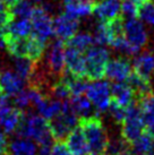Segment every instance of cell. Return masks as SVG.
<instances>
[{
	"mask_svg": "<svg viewBox=\"0 0 154 155\" xmlns=\"http://www.w3.org/2000/svg\"><path fill=\"white\" fill-rule=\"evenodd\" d=\"M65 43L62 40H56L51 43L49 50L47 52L45 65H47L48 73L51 76H60L65 70Z\"/></svg>",
	"mask_w": 154,
	"mask_h": 155,
	"instance_id": "ba28073f",
	"label": "cell"
},
{
	"mask_svg": "<svg viewBox=\"0 0 154 155\" xmlns=\"http://www.w3.org/2000/svg\"><path fill=\"white\" fill-rule=\"evenodd\" d=\"M62 102L64 101H60L57 99L51 100L49 96V97H45L43 100L42 103L36 108V110L38 111L40 116L45 118L47 120H50L62 111Z\"/></svg>",
	"mask_w": 154,
	"mask_h": 155,
	"instance_id": "7402d4cb",
	"label": "cell"
},
{
	"mask_svg": "<svg viewBox=\"0 0 154 155\" xmlns=\"http://www.w3.org/2000/svg\"><path fill=\"white\" fill-rule=\"evenodd\" d=\"M32 1H33L34 4H41V2H43L44 0H32Z\"/></svg>",
	"mask_w": 154,
	"mask_h": 155,
	"instance_id": "7bdbcfd3",
	"label": "cell"
},
{
	"mask_svg": "<svg viewBox=\"0 0 154 155\" xmlns=\"http://www.w3.org/2000/svg\"><path fill=\"white\" fill-rule=\"evenodd\" d=\"M79 27L78 18L69 16L68 14H60L53 19V33L59 40L68 41L77 33Z\"/></svg>",
	"mask_w": 154,
	"mask_h": 155,
	"instance_id": "8fae6325",
	"label": "cell"
},
{
	"mask_svg": "<svg viewBox=\"0 0 154 155\" xmlns=\"http://www.w3.org/2000/svg\"><path fill=\"white\" fill-rule=\"evenodd\" d=\"M32 34L36 38L48 42L53 33V19L42 6H35L31 16Z\"/></svg>",
	"mask_w": 154,
	"mask_h": 155,
	"instance_id": "52a82bcc",
	"label": "cell"
},
{
	"mask_svg": "<svg viewBox=\"0 0 154 155\" xmlns=\"http://www.w3.org/2000/svg\"><path fill=\"white\" fill-rule=\"evenodd\" d=\"M153 139L154 137L152 135L144 131L141 137H138L133 144H130V147L137 155H147L151 150Z\"/></svg>",
	"mask_w": 154,
	"mask_h": 155,
	"instance_id": "83f0119b",
	"label": "cell"
},
{
	"mask_svg": "<svg viewBox=\"0 0 154 155\" xmlns=\"http://www.w3.org/2000/svg\"><path fill=\"white\" fill-rule=\"evenodd\" d=\"M0 155H10L9 153H7V154H0Z\"/></svg>",
	"mask_w": 154,
	"mask_h": 155,
	"instance_id": "f6af8a7d",
	"label": "cell"
},
{
	"mask_svg": "<svg viewBox=\"0 0 154 155\" xmlns=\"http://www.w3.org/2000/svg\"><path fill=\"white\" fill-rule=\"evenodd\" d=\"M120 14H121V17L125 18V19L137 18V15H138V4H136L133 0H124L121 2Z\"/></svg>",
	"mask_w": 154,
	"mask_h": 155,
	"instance_id": "d6a6232c",
	"label": "cell"
},
{
	"mask_svg": "<svg viewBox=\"0 0 154 155\" xmlns=\"http://www.w3.org/2000/svg\"><path fill=\"white\" fill-rule=\"evenodd\" d=\"M9 153V142L6 136V133L0 131V154Z\"/></svg>",
	"mask_w": 154,
	"mask_h": 155,
	"instance_id": "74e56055",
	"label": "cell"
},
{
	"mask_svg": "<svg viewBox=\"0 0 154 155\" xmlns=\"http://www.w3.org/2000/svg\"><path fill=\"white\" fill-rule=\"evenodd\" d=\"M65 64L67 71L78 77H85V58L82 51L68 47L65 51Z\"/></svg>",
	"mask_w": 154,
	"mask_h": 155,
	"instance_id": "4fadbf2b",
	"label": "cell"
},
{
	"mask_svg": "<svg viewBox=\"0 0 154 155\" xmlns=\"http://www.w3.org/2000/svg\"><path fill=\"white\" fill-rule=\"evenodd\" d=\"M134 71L142 77L150 79L154 73V52L144 51L134 59Z\"/></svg>",
	"mask_w": 154,
	"mask_h": 155,
	"instance_id": "ac0fdd59",
	"label": "cell"
},
{
	"mask_svg": "<svg viewBox=\"0 0 154 155\" xmlns=\"http://www.w3.org/2000/svg\"><path fill=\"white\" fill-rule=\"evenodd\" d=\"M38 147L33 139L27 137H17L9 143L10 155H36Z\"/></svg>",
	"mask_w": 154,
	"mask_h": 155,
	"instance_id": "44dd1931",
	"label": "cell"
},
{
	"mask_svg": "<svg viewBox=\"0 0 154 155\" xmlns=\"http://www.w3.org/2000/svg\"><path fill=\"white\" fill-rule=\"evenodd\" d=\"M36 155H52L51 148H50V147H44V146L41 147Z\"/></svg>",
	"mask_w": 154,
	"mask_h": 155,
	"instance_id": "f35d334b",
	"label": "cell"
},
{
	"mask_svg": "<svg viewBox=\"0 0 154 155\" xmlns=\"http://www.w3.org/2000/svg\"><path fill=\"white\" fill-rule=\"evenodd\" d=\"M94 0H73L65 5V13L75 18L87 17L93 14Z\"/></svg>",
	"mask_w": 154,
	"mask_h": 155,
	"instance_id": "ffe728a7",
	"label": "cell"
},
{
	"mask_svg": "<svg viewBox=\"0 0 154 155\" xmlns=\"http://www.w3.org/2000/svg\"><path fill=\"white\" fill-rule=\"evenodd\" d=\"M67 146L73 155H89L91 153L84 133L82 128L75 127L67 136Z\"/></svg>",
	"mask_w": 154,
	"mask_h": 155,
	"instance_id": "9a60e30c",
	"label": "cell"
},
{
	"mask_svg": "<svg viewBox=\"0 0 154 155\" xmlns=\"http://www.w3.org/2000/svg\"><path fill=\"white\" fill-rule=\"evenodd\" d=\"M120 8L119 0H99L94 5L93 14L101 22H111L120 16Z\"/></svg>",
	"mask_w": 154,
	"mask_h": 155,
	"instance_id": "7c38bea8",
	"label": "cell"
},
{
	"mask_svg": "<svg viewBox=\"0 0 154 155\" xmlns=\"http://www.w3.org/2000/svg\"><path fill=\"white\" fill-rule=\"evenodd\" d=\"M124 34L127 41L137 50H141L149 42V35L145 27L136 18L126 19V22H124Z\"/></svg>",
	"mask_w": 154,
	"mask_h": 155,
	"instance_id": "9c48e42d",
	"label": "cell"
},
{
	"mask_svg": "<svg viewBox=\"0 0 154 155\" xmlns=\"http://www.w3.org/2000/svg\"><path fill=\"white\" fill-rule=\"evenodd\" d=\"M85 94L92 102L96 110V113L107 111L111 104V86L105 81L99 79L94 83L89 84Z\"/></svg>",
	"mask_w": 154,
	"mask_h": 155,
	"instance_id": "8992f818",
	"label": "cell"
},
{
	"mask_svg": "<svg viewBox=\"0 0 154 155\" xmlns=\"http://www.w3.org/2000/svg\"><path fill=\"white\" fill-rule=\"evenodd\" d=\"M72 108L77 117H89L93 112V104L86 95H74L70 97Z\"/></svg>",
	"mask_w": 154,
	"mask_h": 155,
	"instance_id": "cb8c5ba5",
	"label": "cell"
},
{
	"mask_svg": "<svg viewBox=\"0 0 154 155\" xmlns=\"http://www.w3.org/2000/svg\"><path fill=\"white\" fill-rule=\"evenodd\" d=\"M142 22H145L151 26H154V2L147 0L138 5V15Z\"/></svg>",
	"mask_w": 154,
	"mask_h": 155,
	"instance_id": "f546056e",
	"label": "cell"
},
{
	"mask_svg": "<svg viewBox=\"0 0 154 155\" xmlns=\"http://www.w3.org/2000/svg\"><path fill=\"white\" fill-rule=\"evenodd\" d=\"M50 95L55 96V99L60 100V101H66L72 97V92L67 86V84L60 78L58 81L55 82L52 85L51 91H50Z\"/></svg>",
	"mask_w": 154,
	"mask_h": 155,
	"instance_id": "1f68e13d",
	"label": "cell"
},
{
	"mask_svg": "<svg viewBox=\"0 0 154 155\" xmlns=\"http://www.w3.org/2000/svg\"><path fill=\"white\" fill-rule=\"evenodd\" d=\"M132 73L133 67L130 61L125 57H118L109 60L105 69V77L113 83L126 82Z\"/></svg>",
	"mask_w": 154,
	"mask_h": 155,
	"instance_id": "30bf717a",
	"label": "cell"
},
{
	"mask_svg": "<svg viewBox=\"0 0 154 155\" xmlns=\"http://www.w3.org/2000/svg\"><path fill=\"white\" fill-rule=\"evenodd\" d=\"M51 153L52 155H73L67 144H65L62 140H56L55 144H52Z\"/></svg>",
	"mask_w": 154,
	"mask_h": 155,
	"instance_id": "d590c367",
	"label": "cell"
},
{
	"mask_svg": "<svg viewBox=\"0 0 154 155\" xmlns=\"http://www.w3.org/2000/svg\"><path fill=\"white\" fill-rule=\"evenodd\" d=\"M14 19L2 32H7L16 36H28L32 34V23L28 18H18L17 21Z\"/></svg>",
	"mask_w": 154,
	"mask_h": 155,
	"instance_id": "d4e9b609",
	"label": "cell"
},
{
	"mask_svg": "<svg viewBox=\"0 0 154 155\" xmlns=\"http://www.w3.org/2000/svg\"><path fill=\"white\" fill-rule=\"evenodd\" d=\"M16 133L19 137H27L35 140L41 147L52 146L55 140L47 119L32 113L24 114Z\"/></svg>",
	"mask_w": 154,
	"mask_h": 155,
	"instance_id": "6da1fadb",
	"label": "cell"
},
{
	"mask_svg": "<svg viewBox=\"0 0 154 155\" xmlns=\"http://www.w3.org/2000/svg\"><path fill=\"white\" fill-rule=\"evenodd\" d=\"M93 40L99 45H110L112 40V32L109 23L101 22L96 24L93 31Z\"/></svg>",
	"mask_w": 154,
	"mask_h": 155,
	"instance_id": "484cf974",
	"label": "cell"
},
{
	"mask_svg": "<svg viewBox=\"0 0 154 155\" xmlns=\"http://www.w3.org/2000/svg\"><path fill=\"white\" fill-rule=\"evenodd\" d=\"M14 103L17 107L18 109H21L23 111H25L26 109H28L31 105V101L30 97H28V93L27 91H21L17 95L14 96Z\"/></svg>",
	"mask_w": 154,
	"mask_h": 155,
	"instance_id": "e575fe53",
	"label": "cell"
},
{
	"mask_svg": "<svg viewBox=\"0 0 154 155\" xmlns=\"http://www.w3.org/2000/svg\"><path fill=\"white\" fill-rule=\"evenodd\" d=\"M129 144L126 140H124V138H109V142H108L107 148L103 155H119L124 152H127L128 150Z\"/></svg>",
	"mask_w": 154,
	"mask_h": 155,
	"instance_id": "4dcf8cb0",
	"label": "cell"
},
{
	"mask_svg": "<svg viewBox=\"0 0 154 155\" xmlns=\"http://www.w3.org/2000/svg\"><path fill=\"white\" fill-rule=\"evenodd\" d=\"M7 7H6V5L4 4V1L2 0H0V10H4V9H6Z\"/></svg>",
	"mask_w": 154,
	"mask_h": 155,
	"instance_id": "60d3db41",
	"label": "cell"
},
{
	"mask_svg": "<svg viewBox=\"0 0 154 155\" xmlns=\"http://www.w3.org/2000/svg\"><path fill=\"white\" fill-rule=\"evenodd\" d=\"M14 66H15V73L24 82H28V79L34 73L36 62L32 61L26 57H16V59L14 61Z\"/></svg>",
	"mask_w": 154,
	"mask_h": 155,
	"instance_id": "603a6c76",
	"label": "cell"
},
{
	"mask_svg": "<svg viewBox=\"0 0 154 155\" xmlns=\"http://www.w3.org/2000/svg\"><path fill=\"white\" fill-rule=\"evenodd\" d=\"M78 126L84 133L91 153L95 155L104 154L109 137L100 117L96 113L93 116L82 117L78 119Z\"/></svg>",
	"mask_w": 154,
	"mask_h": 155,
	"instance_id": "7a4b0ae2",
	"label": "cell"
},
{
	"mask_svg": "<svg viewBox=\"0 0 154 155\" xmlns=\"http://www.w3.org/2000/svg\"><path fill=\"white\" fill-rule=\"evenodd\" d=\"M85 77L91 81H99L105 77V69L110 53L103 45H91L85 51Z\"/></svg>",
	"mask_w": 154,
	"mask_h": 155,
	"instance_id": "3957f363",
	"label": "cell"
},
{
	"mask_svg": "<svg viewBox=\"0 0 154 155\" xmlns=\"http://www.w3.org/2000/svg\"><path fill=\"white\" fill-rule=\"evenodd\" d=\"M13 19H14V15L9 10V8L0 10V30L4 31Z\"/></svg>",
	"mask_w": 154,
	"mask_h": 155,
	"instance_id": "8d00e7d4",
	"label": "cell"
},
{
	"mask_svg": "<svg viewBox=\"0 0 154 155\" xmlns=\"http://www.w3.org/2000/svg\"><path fill=\"white\" fill-rule=\"evenodd\" d=\"M122 128H121V137L124 140L129 144H133L138 137H141L142 134L145 131L144 120H143V113L139 108L138 103L134 102L132 105L127 108L126 117L122 121Z\"/></svg>",
	"mask_w": 154,
	"mask_h": 155,
	"instance_id": "5b68a950",
	"label": "cell"
},
{
	"mask_svg": "<svg viewBox=\"0 0 154 155\" xmlns=\"http://www.w3.org/2000/svg\"><path fill=\"white\" fill-rule=\"evenodd\" d=\"M119 155H130L128 153V152H124V153H121V154H119Z\"/></svg>",
	"mask_w": 154,
	"mask_h": 155,
	"instance_id": "ee69618b",
	"label": "cell"
},
{
	"mask_svg": "<svg viewBox=\"0 0 154 155\" xmlns=\"http://www.w3.org/2000/svg\"><path fill=\"white\" fill-rule=\"evenodd\" d=\"M34 6L28 0H21L13 7H10L9 10L14 15V18H28L30 19L33 13Z\"/></svg>",
	"mask_w": 154,
	"mask_h": 155,
	"instance_id": "f1b7e54d",
	"label": "cell"
},
{
	"mask_svg": "<svg viewBox=\"0 0 154 155\" xmlns=\"http://www.w3.org/2000/svg\"><path fill=\"white\" fill-rule=\"evenodd\" d=\"M109 112H110V116L115 120V122L117 124H122L125 117H126V112H127V108L121 107L118 103H116L113 101H111V104L109 107Z\"/></svg>",
	"mask_w": 154,
	"mask_h": 155,
	"instance_id": "836d02e7",
	"label": "cell"
},
{
	"mask_svg": "<svg viewBox=\"0 0 154 155\" xmlns=\"http://www.w3.org/2000/svg\"><path fill=\"white\" fill-rule=\"evenodd\" d=\"M133 1H135L136 4H142V2H144V1H147V0H133Z\"/></svg>",
	"mask_w": 154,
	"mask_h": 155,
	"instance_id": "b9f144b4",
	"label": "cell"
},
{
	"mask_svg": "<svg viewBox=\"0 0 154 155\" xmlns=\"http://www.w3.org/2000/svg\"><path fill=\"white\" fill-rule=\"evenodd\" d=\"M24 114L25 112L18 108L8 107L4 109L2 111H0V127H2L6 134H12L16 131Z\"/></svg>",
	"mask_w": 154,
	"mask_h": 155,
	"instance_id": "5bb4252c",
	"label": "cell"
},
{
	"mask_svg": "<svg viewBox=\"0 0 154 155\" xmlns=\"http://www.w3.org/2000/svg\"><path fill=\"white\" fill-rule=\"evenodd\" d=\"M111 97L112 101L118 103L121 107L128 108L129 105L135 102V94L132 87L127 83L120 82L115 83L111 86Z\"/></svg>",
	"mask_w": 154,
	"mask_h": 155,
	"instance_id": "e0dca14e",
	"label": "cell"
},
{
	"mask_svg": "<svg viewBox=\"0 0 154 155\" xmlns=\"http://www.w3.org/2000/svg\"><path fill=\"white\" fill-rule=\"evenodd\" d=\"M49 128L55 140H62L78 124L77 114L72 108L70 101L66 100L62 102V111L58 116L48 120Z\"/></svg>",
	"mask_w": 154,
	"mask_h": 155,
	"instance_id": "277c9868",
	"label": "cell"
},
{
	"mask_svg": "<svg viewBox=\"0 0 154 155\" xmlns=\"http://www.w3.org/2000/svg\"><path fill=\"white\" fill-rule=\"evenodd\" d=\"M126 82L132 87L134 94H135V97H137V101L145 97V96L153 94V87H152L150 79L142 77L141 75H138L135 71L130 74V76Z\"/></svg>",
	"mask_w": 154,
	"mask_h": 155,
	"instance_id": "d6986e66",
	"label": "cell"
},
{
	"mask_svg": "<svg viewBox=\"0 0 154 155\" xmlns=\"http://www.w3.org/2000/svg\"><path fill=\"white\" fill-rule=\"evenodd\" d=\"M2 1H4V4L6 5L7 8H10V7H13L14 5H16L21 0H2Z\"/></svg>",
	"mask_w": 154,
	"mask_h": 155,
	"instance_id": "ab89813d",
	"label": "cell"
},
{
	"mask_svg": "<svg viewBox=\"0 0 154 155\" xmlns=\"http://www.w3.org/2000/svg\"><path fill=\"white\" fill-rule=\"evenodd\" d=\"M93 42H94L93 35H91L90 33H86V32H83V33H78V34L76 33L72 39H69L67 41V45L84 52L91 45H93Z\"/></svg>",
	"mask_w": 154,
	"mask_h": 155,
	"instance_id": "4316f807",
	"label": "cell"
},
{
	"mask_svg": "<svg viewBox=\"0 0 154 155\" xmlns=\"http://www.w3.org/2000/svg\"><path fill=\"white\" fill-rule=\"evenodd\" d=\"M0 87L6 95L14 97L23 91L24 81L16 73L14 74L9 70H0Z\"/></svg>",
	"mask_w": 154,
	"mask_h": 155,
	"instance_id": "2e32d148",
	"label": "cell"
}]
</instances>
